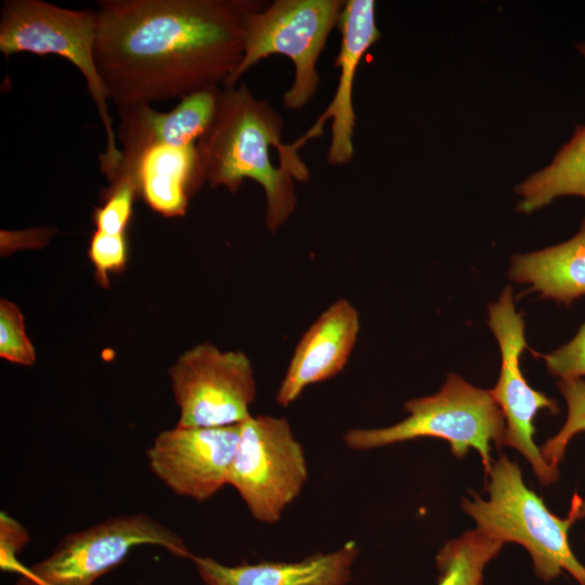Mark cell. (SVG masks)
<instances>
[{
    "label": "cell",
    "instance_id": "cell-10",
    "mask_svg": "<svg viewBox=\"0 0 585 585\" xmlns=\"http://www.w3.org/2000/svg\"><path fill=\"white\" fill-rule=\"evenodd\" d=\"M489 326L495 336L500 351V372L491 395L503 412L506 432L503 445L518 451L531 465L541 485L557 481L558 468L544 459L533 440V420L537 412L547 408L557 414V402L534 390L526 382L520 356L528 347L524 337V321L517 312L511 286H506L498 300L489 304Z\"/></svg>",
    "mask_w": 585,
    "mask_h": 585
},
{
    "label": "cell",
    "instance_id": "cell-26",
    "mask_svg": "<svg viewBox=\"0 0 585 585\" xmlns=\"http://www.w3.org/2000/svg\"><path fill=\"white\" fill-rule=\"evenodd\" d=\"M576 49L582 53V55L585 57V42H580L576 44Z\"/></svg>",
    "mask_w": 585,
    "mask_h": 585
},
{
    "label": "cell",
    "instance_id": "cell-21",
    "mask_svg": "<svg viewBox=\"0 0 585 585\" xmlns=\"http://www.w3.org/2000/svg\"><path fill=\"white\" fill-rule=\"evenodd\" d=\"M138 195L136 186L131 180L110 183L104 191L102 205L93 213L96 230L108 234L126 233Z\"/></svg>",
    "mask_w": 585,
    "mask_h": 585
},
{
    "label": "cell",
    "instance_id": "cell-20",
    "mask_svg": "<svg viewBox=\"0 0 585 585\" xmlns=\"http://www.w3.org/2000/svg\"><path fill=\"white\" fill-rule=\"evenodd\" d=\"M558 388L566 399L568 416L564 425L556 435L548 439L542 446L541 453L551 467L557 468L564 457L570 440L580 432H585V380L560 379ZM585 518V500L578 507V519Z\"/></svg>",
    "mask_w": 585,
    "mask_h": 585
},
{
    "label": "cell",
    "instance_id": "cell-5",
    "mask_svg": "<svg viewBox=\"0 0 585 585\" xmlns=\"http://www.w3.org/2000/svg\"><path fill=\"white\" fill-rule=\"evenodd\" d=\"M96 26L95 11L70 10L41 0H5L1 6L0 51L6 57L24 52L40 56L54 54L80 70L105 129L106 150L99 157L101 171L110 181L121 153L95 64Z\"/></svg>",
    "mask_w": 585,
    "mask_h": 585
},
{
    "label": "cell",
    "instance_id": "cell-2",
    "mask_svg": "<svg viewBox=\"0 0 585 585\" xmlns=\"http://www.w3.org/2000/svg\"><path fill=\"white\" fill-rule=\"evenodd\" d=\"M284 119L250 89H221L214 116L196 143L205 182L239 190L245 179L263 188L264 224L275 233L297 206L295 181H308L309 170L288 144L282 143Z\"/></svg>",
    "mask_w": 585,
    "mask_h": 585
},
{
    "label": "cell",
    "instance_id": "cell-14",
    "mask_svg": "<svg viewBox=\"0 0 585 585\" xmlns=\"http://www.w3.org/2000/svg\"><path fill=\"white\" fill-rule=\"evenodd\" d=\"M220 91L214 88L185 96L167 113L151 105L119 109L116 136L121 144V160L114 178L151 146L196 144L214 116Z\"/></svg>",
    "mask_w": 585,
    "mask_h": 585
},
{
    "label": "cell",
    "instance_id": "cell-23",
    "mask_svg": "<svg viewBox=\"0 0 585 585\" xmlns=\"http://www.w3.org/2000/svg\"><path fill=\"white\" fill-rule=\"evenodd\" d=\"M88 256L95 269L98 283L107 287L109 275L122 271L128 259L126 233L108 234L95 230L93 232Z\"/></svg>",
    "mask_w": 585,
    "mask_h": 585
},
{
    "label": "cell",
    "instance_id": "cell-12",
    "mask_svg": "<svg viewBox=\"0 0 585 585\" xmlns=\"http://www.w3.org/2000/svg\"><path fill=\"white\" fill-rule=\"evenodd\" d=\"M338 26L341 42L335 66L340 69V75L334 98L309 131L289 144L297 153L308 140L321 136L325 121L330 119L327 164L333 166L347 165L353 158L356 119L353 107L354 78L364 54L380 38L375 18V1H346Z\"/></svg>",
    "mask_w": 585,
    "mask_h": 585
},
{
    "label": "cell",
    "instance_id": "cell-6",
    "mask_svg": "<svg viewBox=\"0 0 585 585\" xmlns=\"http://www.w3.org/2000/svg\"><path fill=\"white\" fill-rule=\"evenodd\" d=\"M346 1L275 0L248 14L245 22L244 53L224 86L235 87L253 65L273 54L289 57L295 65L290 88L283 95L288 109H302L315 95L320 75L316 63Z\"/></svg>",
    "mask_w": 585,
    "mask_h": 585
},
{
    "label": "cell",
    "instance_id": "cell-7",
    "mask_svg": "<svg viewBox=\"0 0 585 585\" xmlns=\"http://www.w3.org/2000/svg\"><path fill=\"white\" fill-rule=\"evenodd\" d=\"M307 479L303 447L286 418L251 415L240 424L227 484L235 487L257 521H278Z\"/></svg>",
    "mask_w": 585,
    "mask_h": 585
},
{
    "label": "cell",
    "instance_id": "cell-25",
    "mask_svg": "<svg viewBox=\"0 0 585 585\" xmlns=\"http://www.w3.org/2000/svg\"><path fill=\"white\" fill-rule=\"evenodd\" d=\"M27 530L5 511L0 512V568L3 572L22 574L26 567L18 555L29 542Z\"/></svg>",
    "mask_w": 585,
    "mask_h": 585
},
{
    "label": "cell",
    "instance_id": "cell-9",
    "mask_svg": "<svg viewBox=\"0 0 585 585\" xmlns=\"http://www.w3.org/2000/svg\"><path fill=\"white\" fill-rule=\"evenodd\" d=\"M181 427H226L248 419L257 392L253 368L242 351L202 342L169 369Z\"/></svg>",
    "mask_w": 585,
    "mask_h": 585
},
{
    "label": "cell",
    "instance_id": "cell-18",
    "mask_svg": "<svg viewBox=\"0 0 585 585\" xmlns=\"http://www.w3.org/2000/svg\"><path fill=\"white\" fill-rule=\"evenodd\" d=\"M522 199L517 209L530 213L560 196L585 198V125L577 126L552 161L516 187Z\"/></svg>",
    "mask_w": 585,
    "mask_h": 585
},
{
    "label": "cell",
    "instance_id": "cell-11",
    "mask_svg": "<svg viewBox=\"0 0 585 585\" xmlns=\"http://www.w3.org/2000/svg\"><path fill=\"white\" fill-rule=\"evenodd\" d=\"M240 425L164 430L146 455L151 471L174 494L205 502L225 484Z\"/></svg>",
    "mask_w": 585,
    "mask_h": 585
},
{
    "label": "cell",
    "instance_id": "cell-15",
    "mask_svg": "<svg viewBox=\"0 0 585 585\" xmlns=\"http://www.w3.org/2000/svg\"><path fill=\"white\" fill-rule=\"evenodd\" d=\"M123 179L135 184L152 210L168 218L184 216L190 198L206 183L196 144L151 146L109 184Z\"/></svg>",
    "mask_w": 585,
    "mask_h": 585
},
{
    "label": "cell",
    "instance_id": "cell-16",
    "mask_svg": "<svg viewBox=\"0 0 585 585\" xmlns=\"http://www.w3.org/2000/svg\"><path fill=\"white\" fill-rule=\"evenodd\" d=\"M359 554L348 542L329 554H315L298 562L221 564L209 557L193 556L205 585H346Z\"/></svg>",
    "mask_w": 585,
    "mask_h": 585
},
{
    "label": "cell",
    "instance_id": "cell-3",
    "mask_svg": "<svg viewBox=\"0 0 585 585\" xmlns=\"http://www.w3.org/2000/svg\"><path fill=\"white\" fill-rule=\"evenodd\" d=\"M485 484L487 499L472 492L461 503L477 529L504 545L511 542L523 546L541 580L549 582L567 571L585 585V567L574 556L568 537L578 519L582 498L573 496L566 518L554 515L525 485L521 469L505 454L493 460Z\"/></svg>",
    "mask_w": 585,
    "mask_h": 585
},
{
    "label": "cell",
    "instance_id": "cell-1",
    "mask_svg": "<svg viewBox=\"0 0 585 585\" xmlns=\"http://www.w3.org/2000/svg\"><path fill=\"white\" fill-rule=\"evenodd\" d=\"M259 0H102L95 64L119 109L220 88L244 53Z\"/></svg>",
    "mask_w": 585,
    "mask_h": 585
},
{
    "label": "cell",
    "instance_id": "cell-24",
    "mask_svg": "<svg viewBox=\"0 0 585 585\" xmlns=\"http://www.w3.org/2000/svg\"><path fill=\"white\" fill-rule=\"evenodd\" d=\"M547 370L560 379L585 377V323L568 343L544 356Z\"/></svg>",
    "mask_w": 585,
    "mask_h": 585
},
{
    "label": "cell",
    "instance_id": "cell-22",
    "mask_svg": "<svg viewBox=\"0 0 585 585\" xmlns=\"http://www.w3.org/2000/svg\"><path fill=\"white\" fill-rule=\"evenodd\" d=\"M0 356L11 363L30 366L36 361L34 346L28 338L20 308L6 300L0 301Z\"/></svg>",
    "mask_w": 585,
    "mask_h": 585
},
{
    "label": "cell",
    "instance_id": "cell-4",
    "mask_svg": "<svg viewBox=\"0 0 585 585\" xmlns=\"http://www.w3.org/2000/svg\"><path fill=\"white\" fill-rule=\"evenodd\" d=\"M404 407L408 415L403 420L386 428L349 430L344 443L365 451L422 437L438 438L450 444L457 458L471 447L477 450L487 476L493 464L491 444L503 446L506 432L505 417L490 390L450 374L438 393L412 399Z\"/></svg>",
    "mask_w": 585,
    "mask_h": 585
},
{
    "label": "cell",
    "instance_id": "cell-19",
    "mask_svg": "<svg viewBox=\"0 0 585 585\" xmlns=\"http://www.w3.org/2000/svg\"><path fill=\"white\" fill-rule=\"evenodd\" d=\"M503 546L477 528L451 540L435 558L438 585H483L484 568Z\"/></svg>",
    "mask_w": 585,
    "mask_h": 585
},
{
    "label": "cell",
    "instance_id": "cell-8",
    "mask_svg": "<svg viewBox=\"0 0 585 585\" xmlns=\"http://www.w3.org/2000/svg\"><path fill=\"white\" fill-rule=\"evenodd\" d=\"M141 545L160 546L178 558L194 556L177 533L156 519L130 514L66 535L49 557L26 568L16 585H93Z\"/></svg>",
    "mask_w": 585,
    "mask_h": 585
},
{
    "label": "cell",
    "instance_id": "cell-17",
    "mask_svg": "<svg viewBox=\"0 0 585 585\" xmlns=\"http://www.w3.org/2000/svg\"><path fill=\"white\" fill-rule=\"evenodd\" d=\"M509 278L530 284L529 291L570 306L585 296V218L570 239L538 251L511 258Z\"/></svg>",
    "mask_w": 585,
    "mask_h": 585
},
{
    "label": "cell",
    "instance_id": "cell-13",
    "mask_svg": "<svg viewBox=\"0 0 585 585\" xmlns=\"http://www.w3.org/2000/svg\"><path fill=\"white\" fill-rule=\"evenodd\" d=\"M359 332V312L347 299L324 310L294 350L276 393L277 404L286 407L307 387L339 374L350 359Z\"/></svg>",
    "mask_w": 585,
    "mask_h": 585
}]
</instances>
